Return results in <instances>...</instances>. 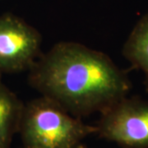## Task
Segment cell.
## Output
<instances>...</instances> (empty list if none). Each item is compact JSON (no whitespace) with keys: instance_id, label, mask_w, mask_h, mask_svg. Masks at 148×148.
I'll list each match as a JSON object with an SVG mask.
<instances>
[{"instance_id":"1","label":"cell","mask_w":148,"mask_h":148,"mask_svg":"<svg viewBox=\"0 0 148 148\" xmlns=\"http://www.w3.org/2000/svg\"><path fill=\"white\" fill-rule=\"evenodd\" d=\"M28 71L34 89L78 118L101 113L132 89L127 74L108 55L72 41L53 45Z\"/></svg>"},{"instance_id":"2","label":"cell","mask_w":148,"mask_h":148,"mask_svg":"<svg viewBox=\"0 0 148 148\" xmlns=\"http://www.w3.org/2000/svg\"><path fill=\"white\" fill-rule=\"evenodd\" d=\"M18 133L22 148H78L84 138L97 133V127L41 95L24 104Z\"/></svg>"},{"instance_id":"3","label":"cell","mask_w":148,"mask_h":148,"mask_svg":"<svg viewBox=\"0 0 148 148\" xmlns=\"http://www.w3.org/2000/svg\"><path fill=\"white\" fill-rule=\"evenodd\" d=\"M97 135L122 148H148V101L124 97L101 112Z\"/></svg>"},{"instance_id":"4","label":"cell","mask_w":148,"mask_h":148,"mask_svg":"<svg viewBox=\"0 0 148 148\" xmlns=\"http://www.w3.org/2000/svg\"><path fill=\"white\" fill-rule=\"evenodd\" d=\"M38 30L12 13L0 15V73L29 70L41 55Z\"/></svg>"},{"instance_id":"5","label":"cell","mask_w":148,"mask_h":148,"mask_svg":"<svg viewBox=\"0 0 148 148\" xmlns=\"http://www.w3.org/2000/svg\"><path fill=\"white\" fill-rule=\"evenodd\" d=\"M24 103L0 81V148H11L18 133Z\"/></svg>"},{"instance_id":"6","label":"cell","mask_w":148,"mask_h":148,"mask_svg":"<svg viewBox=\"0 0 148 148\" xmlns=\"http://www.w3.org/2000/svg\"><path fill=\"white\" fill-rule=\"evenodd\" d=\"M122 53L132 68L144 73L145 84L148 89V12L133 27L123 45Z\"/></svg>"},{"instance_id":"7","label":"cell","mask_w":148,"mask_h":148,"mask_svg":"<svg viewBox=\"0 0 148 148\" xmlns=\"http://www.w3.org/2000/svg\"><path fill=\"white\" fill-rule=\"evenodd\" d=\"M78 148H89V147H86V145H84V144H82H82H81V145L79 146V147Z\"/></svg>"},{"instance_id":"8","label":"cell","mask_w":148,"mask_h":148,"mask_svg":"<svg viewBox=\"0 0 148 148\" xmlns=\"http://www.w3.org/2000/svg\"><path fill=\"white\" fill-rule=\"evenodd\" d=\"M1 77H2V74L0 73V81H1Z\"/></svg>"}]
</instances>
